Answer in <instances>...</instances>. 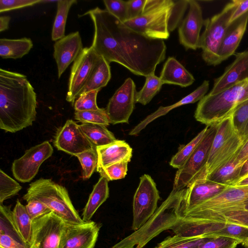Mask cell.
<instances>
[{
    "label": "cell",
    "instance_id": "obj_11",
    "mask_svg": "<svg viewBox=\"0 0 248 248\" xmlns=\"http://www.w3.org/2000/svg\"><path fill=\"white\" fill-rule=\"evenodd\" d=\"M65 222L53 212L32 221L30 248H59Z\"/></svg>",
    "mask_w": 248,
    "mask_h": 248
},
{
    "label": "cell",
    "instance_id": "obj_37",
    "mask_svg": "<svg viewBox=\"0 0 248 248\" xmlns=\"http://www.w3.org/2000/svg\"><path fill=\"white\" fill-rule=\"evenodd\" d=\"M146 80L142 88L136 95V103L143 105L148 104L153 97L159 92L163 84L155 73L145 77Z\"/></svg>",
    "mask_w": 248,
    "mask_h": 248
},
{
    "label": "cell",
    "instance_id": "obj_40",
    "mask_svg": "<svg viewBox=\"0 0 248 248\" xmlns=\"http://www.w3.org/2000/svg\"><path fill=\"white\" fill-rule=\"evenodd\" d=\"M21 186L8 175L1 169L0 170V203L16 195L21 189Z\"/></svg>",
    "mask_w": 248,
    "mask_h": 248
},
{
    "label": "cell",
    "instance_id": "obj_51",
    "mask_svg": "<svg viewBox=\"0 0 248 248\" xmlns=\"http://www.w3.org/2000/svg\"><path fill=\"white\" fill-rule=\"evenodd\" d=\"M248 174V159L244 163L242 167L240 179Z\"/></svg>",
    "mask_w": 248,
    "mask_h": 248
},
{
    "label": "cell",
    "instance_id": "obj_53",
    "mask_svg": "<svg viewBox=\"0 0 248 248\" xmlns=\"http://www.w3.org/2000/svg\"><path fill=\"white\" fill-rule=\"evenodd\" d=\"M0 248H2V247H0Z\"/></svg>",
    "mask_w": 248,
    "mask_h": 248
},
{
    "label": "cell",
    "instance_id": "obj_18",
    "mask_svg": "<svg viewBox=\"0 0 248 248\" xmlns=\"http://www.w3.org/2000/svg\"><path fill=\"white\" fill-rule=\"evenodd\" d=\"M188 12L178 28L180 43L186 49L199 48L200 31L203 25L202 10L195 0H188Z\"/></svg>",
    "mask_w": 248,
    "mask_h": 248
},
{
    "label": "cell",
    "instance_id": "obj_33",
    "mask_svg": "<svg viewBox=\"0 0 248 248\" xmlns=\"http://www.w3.org/2000/svg\"><path fill=\"white\" fill-rule=\"evenodd\" d=\"M76 0H59L57 1V10L54 21L52 33V40H57L64 37L67 18L71 7L77 3Z\"/></svg>",
    "mask_w": 248,
    "mask_h": 248
},
{
    "label": "cell",
    "instance_id": "obj_15",
    "mask_svg": "<svg viewBox=\"0 0 248 248\" xmlns=\"http://www.w3.org/2000/svg\"><path fill=\"white\" fill-rule=\"evenodd\" d=\"M180 234L183 236L204 235L235 239L248 248V228L232 224H193L182 223Z\"/></svg>",
    "mask_w": 248,
    "mask_h": 248
},
{
    "label": "cell",
    "instance_id": "obj_28",
    "mask_svg": "<svg viewBox=\"0 0 248 248\" xmlns=\"http://www.w3.org/2000/svg\"><path fill=\"white\" fill-rule=\"evenodd\" d=\"M236 155L226 164L209 175L207 179L229 187L235 186L240 179L243 166L236 160Z\"/></svg>",
    "mask_w": 248,
    "mask_h": 248
},
{
    "label": "cell",
    "instance_id": "obj_14",
    "mask_svg": "<svg viewBox=\"0 0 248 248\" xmlns=\"http://www.w3.org/2000/svg\"><path fill=\"white\" fill-rule=\"evenodd\" d=\"M136 85L127 78L109 99L106 108L110 124L128 123L136 103Z\"/></svg>",
    "mask_w": 248,
    "mask_h": 248
},
{
    "label": "cell",
    "instance_id": "obj_31",
    "mask_svg": "<svg viewBox=\"0 0 248 248\" xmlns=\"http://www.w3.org/2000/svg\"><path fill=\"white\" fill-rule=\"evenodd\" d=\"M12 216L16 229L24 243L30 247L31 234L32 220L30 217L25 205L17 200L12 210Z\"/></svg>",
    "mask_w": 248,
    "mask_h": 248
},
{
    "label": "cell",
    "instance_id": "obj_24",
    "mask_svg": "<svg viewBox=\"0 0 248 248\" xmlns=\"http://www.w3.org/2000/svg\"><path fill=\"white\" fill-rule=\"evenodd\" d=\"M209 82L205 80L202 83L191 93L183 98L178 102L167 107H160L156 111L149 114L139 124L135 126L129 132L131 136L137 135L147 125L156 119L164 116L171 110L182 105L194 103L201 100L209 89Z\"/></svg>",
    "mask_w": 248,
    "mask_h": 248
},
{
    "label": "cell",
    "instance_id": "obj_30",
    "mask_svg": "<svg viewBox=\"0 0 248 248\" xmlns=\"http://www.w3.org/2000/svg\"><path fill=\"white\" fill-rule=\"evenodd\" d=\"M110 78L109 63L100 57L81 93L94 90L100 91L107 85Z\"/></svg>",
    "mask_w": 248,
    "mask_h": 248
},
{
    "label": "cell",
    "instance_id": "obj_49",
    "mask_svg": "<svg viewBox=\"0 0 248 248\" xmlns=\"http://www.w3.org/2000/svg\"><path fill=\"white\" fill-rule=\"evenodd\" d=\"M236 160L242 164L248 159V140L244 142L242 146L236 155Z\"/></svg>",
    "mask_w": 248,
    "mask_h": 248
},
{
    "label": "cell",
    "instance_id": "obj_38",
    "mask_svg": "<svg viewBox=\"0 0 248 248\" xmlns=\"http://www.w3.org/2000/svg\"><path fill=\"white\" fill-rule=\"evenodd\" d=\"M75 119L82 123H89L108 126L109 121L105 108L95 110L75 111Z\"/></svg>",
    "mask_w": 248,
    "mask_h": 248
},
{
    "label": "cell",
    "instance_id": "obj_12",
    "mask_svg": "<svg viewBox=\"0 0 248 248\" xmlns=\"http://www.w3.org/2000/svg\"><path fill=\"white\" fill-rule=\"evenodd\" d=\"M53 149L48 141L27 150L21 157L14 160L12 171L15 178L22 183L29 182L37 174L41 165L50 157Z\"/></svg>",
    "mask_w": 248,
    "mask_h": 248
},
{
    "label": "cell",
    "instance_id": "obj_6",
    "mask_svg": "<svg viewBox=\"0 0 248 248\" xmlns=\"http://www.w3.org/2000/svg\"><path fill=\"white\" fill-rule=\"evenodd\" d=\"M248 99V80L217 94L205 95L198 104L196 120L207 125L217 124L230 116L233 109Z\"/></svg>",
    "mask_w": 248,
    "mask_h": 248
},
{
    "label": "cell",
    "instance_id": "obj_35",
    "mask_svg": "<svg viewBox=\"0 0 248 248\" xmlns=\"http://www.w3.org/2000/svg\"><path fill=\"white\" fill-rule=\"evenodd\" d=\"M208 127L209 125H207L189 143L179 149L171 158L170 162V166L178 169L182 167L202 141L207 133Z\"/></svg>",
    "mask_w": 248,
    "mask_h": 248
},
{
    "label": "cell",
    "instance_id": "obj_10",
    "mask_svg": "<svg viewBox=\"0 0 248 248\" xmlns=\"http://www.w3.org/2000/svg\"><path fill=\"white\" fill-rule=\"evenodd\" d=\"M159 199L154 180L149 175H142L133 197V230L139 229L151 218L157 209Z\"/></svg>",
    "mask_w": 248,
    "mask_h": 248
},
{
    "label": "cell",
    "instance_id": "obj_29",
    "mask_svg": "<svg viewBox=\"0 0 248 248\" xmlns=\"http://www.w3.org/2000/svg\"><path fill=\"white\" fill-rule=\"evenodd\" d=\"M33 46L30 38L0 39V56L2 59H17L27 54Z\"/></svg>",
    "mask_w": 248,
    "mask_h": 248
},
{
    "label": "cell",
    "instance_id": "obj_42",
    "mask_svg": "<svg viewBox=\"0 0 248 248\" xmlns=\"http://www.w3.org/2000/svg\"><path fill=\"white\" fill-rule=\"evenodd\" d=\"M237 240L225 237H207L196 248H236Z\"/></svg>",
    "mask_w": 248,
    "mask_h": 248
},
{
    "label": "cell",
    "instance_id": "obj_47",
    "mask_svg": "<svg viewBox=\"0 0 248 248\" xmlns=\"http://www.w3.org/2000/svg\"><path fill=\"white\" fill-rule=\"evenodd\" d=\"M146 0H130L127 1V20L140 16L143 13Z\"/></svg>",
    "mask_w": 248,
    "mask_h": 248
},
{
    "label": "cell",
    "instance_id": "obj_34",
    "mask_svg": "<svg viewBox=\"0 0 248 248\" xmlns=\"http://www.w3.org/2000/svg\"><path fill=\"white\" fill-rule=\"evenodd\" d=\"M230 116L235 131L245 142L248 140V99L239 104Z\"/></svg>",
    "mask_w": 248,
    "mask_h": 248
},
{
    "label": "cell",
    "instance_id": "obj_8",
    "mask_svg": "<svg viewBox=\"0 0 248 248\" xmlns=\"http://www.w3.org/2000/svg\"><path fill=\"white\" fill-rule=\"evenodd\" d=\"M239 0L230 1L219 13L204 20V30L201 35L199 48L202 49V59L208 65L220 64L217 53Z\"/></svg>",
    "mask_w": 248,
    "mask_h": 248
},
{
    "label": "cell",
    "instance_id": "obj_22",
    "mask_svg": "<svg viewBox=\"0 0 248 248\" xmlns=\"http://www.w3.org/2000/svg\"><path fill=\"white\" fill-rule=\"evenodd\" d=\"M98 164L96 170L99 172L104 168L121 162L130 161L132 149L124 140H118L103 146L96 147Z\"/></svg>",
    "mask_w": 248,
    "mask_h": 248
},
{
    "label": "cell",
    "instance_id": "obj_36",
    "mask_svg": "<svg viewBox=\"0 0 248 248\" xmlns=\"http://www.w3.org/2000/svg\"><path fill=\"white\" fill-rule=\"evenodd\" d=\"M208 236H182L175 234L168 236L155 248H196Z\"/></svg>",
    "mask_w": 248,
    "mask_h": 248
},
{
    "label": "cell",
    "instance_id": "obj_25",
    "mask_svg": "<svg viewBox=\"0 0 248 248\" xmlns=\"http://www.w3.org/2000/svg\"><path fill=\"white\" fill-rule=\"evenodd\" d=\"M159 78L162 83L186 87L195 81L189 73L175 58L170 57L164 64Z\"/></svg>",
    "mask_w": 248,
    "mask_h": 248
},
{
    "label": "cell",
    "instance_id": "obj_19",
    "mask_svg": "<svg viewBox=\"0 0 248 248\" xmlns=\"http://www.w3.org/2000/svg\"><path fill=\"white\" fill-rule=\"evenodd\" d=\"M235 58L223 73L214 80L208 93L217 94L237 84L248 80V50L236 53Z\"/></svg>",
    "mask_w": 248,
    "mask_h": 248
},
{
    "label": "cell",
    "instance_id": "obj_9",
    "mask_svg": "<svg viewBox=\"0 0 248 248\" xmlns=\"http://www.w3.org/2000/svg\"><path fill=\"white\" fill-rule=\"evenodd\" d=\"M217 124L209 125L206 135L198 146L183 166L178 169L173 189L181 190L186 188L194 180L202 176L216 133Z\"/></svg>",
    "mask_w": 248,
    "mask_h": 248
},
{
    "label": "cell",
    "instance_id": "obj_16",
    "mask_svg": "<svg viewBox=\"0 0 248 248\" xmlns=\"http://www.w3.org/2000/svg\"><path fill=\"white\" fill-rule=\"evenodd\" d=\"M100 227L93 221L81 224L65 223L59 248H94Z\"/></svg>",
    "mask_w": 248,
    "mask_h": 248
},
{
    "label": "cell",
    "instance_id": "obj_4",
    "mask_svg": "<svg viewBox=\"0 0 248 248\" xmlns=\"http://www.w3.org/2000/svg\"><path fill=\"white\" fill-rule=\"evenodd\" d=\"M186 191V188L172 189L166 200L141 228L112 248H142L163 231L170 229L181 217Z\"/></svg>",
    "mask_w": 248,
    "mask_h": 248
},
{
    "label": "cell",
    "instance_id": "obj_7",
    "mask_svg": "<svg viewBox=\"0 0 248 248\" xmlns=\"http://www.w3.org/2000/svg\"><path fill=\"white\" fill-rule=\"evenodd\" d=\"M243 143L234 130L231 116L217 123L204 172L197 179L206 180L233 157Z\"/></svg>",
    "mask_w": 248,
    "mask_h": 248
},
{
    "label": "cell",
    "instance_id": "obj_44",
    "mask_svg": "<svg viewBox=\"0 0 248 248\" xmlns=\"http://www.w3.org/2000/svg\"><path fill=\"white\" fill-rule=\"evenodd\" d=\"M106 10L120 21L124 23L127 20V2L122 0H104Z\"/></svg>",
    "mask_w": 248,
    "mask_h": 248
},
{
    "label": "cell",
    "instance_id": "obj_21",
    "mask_svg": "<svg viewBox=\"0 0 248 248\" xmlns=\"http://www.w3.org/2000/svg\"><path fill=\"white\" fill-rule=\"evenodd\" d=\"M228 187L207 179L193 181L186 187L182 212L215 197Z\"/></svg>",
    "mask_w": 248,
    "mask_h": 248
},
{
    "label": "cell",
    "instance_id": "obj_43",
    "mask_svg": "<svg viewBox=\"0 0 248 248\" xmlns=\"http://www.w3.org/2000/svg\"><path fill=\"white\" fill-rule=\"evenodd\" d=\"M128 163L121 162L109 165L104 168L99 173L108 181L123 179L127 174Z\"/></svg>",
    "mask_w": 248,
    "mask_h": 248
},
{
    "label": "cell",
    "instance_id": "obj_20",
    "mask_svg": "<svg viewBox=\"0 0 248 248\" xmlns=\"http://www.w3.org/2000/svg\"><path fill=\"white\" fill-rule=\"evenodd\" d=\"M83 49L81 37L78 31L68 34L55 42L53 57L57 65L59 78Z\"/></svg>",
    "mask_w": 248,
    "mask_h": 248
},
{
    "label": "cell",
    "instance_id": "obj_32",
    "mask_svg": "<svg viewBox=\"0 0 248 248\" xmlns=\"http://www.w3.org/2000/svg\"><path fill=\"white\" fill-rule=\"evenodd\" d=\"M79 126L96 147L108 144L117 140L114 134L106 126L89 123H83L79 124Z\"/></svg>",
    "mask_w": 248,
    "mask_h": 248
},
{
    "label": "cell",
    "instance_id": "obj_2",
    "mask_svg": "<svg viewBox=\"0 0 248 248\" xmlns=\"http://www.w3.org/2000/svg\"><path fill=\"white\" fill-rule=\"evenodd\" d=\"M36 108V94L27 77L0 68V129L15 133L31 125Z\"/></svg>",
    "mask_w": 248,
    "mask_h": 248
},
{
    "label": "cell",
    "instance_id": "obj_41",
    "mask_svg": "<svg viewBox=\"0 0 248 248\" xmlns=\"http://www.w3.org/2000/svg\"><path fill=\"white\" fill-rule=\"evenodd\" d=\"M99 91L94 90L81 93L74 103L75 111L95 110L99 108L96 103Z\"/></svg>",
    "mask_w": 248,
    "mask_h": 248
},
{
    "label": "cell",
    "instance_id": "obj_45",
    "mask_svg": "<svg viewBox=\"0 0 248 248\" xmlns=\"http://www.w3.org/2000/svg\"><path fill=\"white\" fill-rule=\"evenodd\" d=\"M25 207L32 221L52 212L45 204L36 200L27 201Z\"/></svg>",
    "mask_w": 248,
    "mask_h": 248
},
{
    "label": "cell",
    "instance_id": "obj_50",
    "mask_svg": "<svg viewBox=\"0 0 248 248\" xmlns=\"http://www.w3.org/2000/svg\"><path fill=\"white\" fill-rule=\"evenodd\" d=\"M10 17L9 16H1L0 17V31L2 32L9 28Z\"/></svg>",
    "mask_w": 248,
    "mask_h": 248
},
{
    "label": "cell",
    "instance_id": "obj_17",
    "mask_svg": "<svg viewBox=\"0 0 248 248\" xmlns=\"http://www.w3.org/2000/svg\"><path fill=\"white\" fill-rule=\"evenodd\" d=\"M53 143L58 150L75 156L96 147L85 136L79 125L72 120H68L58 130Z\"/></svg>",
    "mask_w": 248,
    "mask_h": 248
},
{
    "label": "cell",
    "instance_id": "obj_3",
    "mask_svg": "<svg viewBox=\"0 0 248 248\" xmlns=\"http://www.w3.org/2000/svg\"><path fill=\"white\" fill-rule=\"evenodd\" d=\"M188 6V0H146L142 14L124 23L147 37L167 39L179 26Z\"/></svg>",
    "mask_w": 248,
    "mask_h": 248
},
{
    "label": "cell",
    "instance_id": "obj_5",
    "mask_svg": "<svg viewBox=\"0 0 248 248\" xmlns=\"http://www.w3.org/2000/svg\"><path fill=\"white\" fill-rule=\"evenodd\" d=\"M23 199L36 200L45 204L66 223H85L74 207L67 189L49 179L40 178L30 184Z\"/></svg>",
    "mask_w": 248,
    "mask_h": 248
},
{
    "label": "cell",
    "instance_id": "obj_48",
    "mask_svg": "<svg viewBox=\"0 0 248 248\" xmlns=\"http://www.w3.org/2000/svg\"><path fill=\"white\" fill-rule=\"evenodd\" d=\"M248 12V0H239L237 6L231 17L229 23H231Z\"/></svg>",
    "mask_w": 248,
    "mask_h": 248
},
{
    "label": "cell",
    "instance_id": "obj_13",
    "mask_svg": "<svg viewBox=\"0 0 248 248\" xmlns=\"http://www.w3.org/2000/svg\"><path fill=\"white\" fill-rule=\"evenodd\" d=\"M100 57L92 46L83 48L71 68L66 97L68 102L74 104Z\"/></svg>",
    "mask_w": 248,
    "mask_h": 248
},
{
    "label": "cell",
    "instance_id": "obj_26",
    "mask_svg": "<svg viewBox=\"0 0 248 248\" xmlns=\"http://www.w3.org/2000/svg\"><path fill=\"white\" fill-rule=\"evenodd\" d=\"M0 247L3 248H30L23 241L14 225L12 213H0Z\"/></svg>",
    "mask_w": 248,
    "mask_h": 248
},
{
    "label": "cell",
    "instance_id": "obj_1",
    "mask_svg": "<svg viewBox=\"0 0 248 248\" xmlns=\"http://www.w3.org/2000/svg\"><path fill=\"white\" fill-rule=\"evenodd\" d=\"M85 15L90 16L94 25L91 46L109 63H119L135 75L146 77L155 73L165 60L166 46L163 40L133 31L106 9L96 7L81 16Z\"/></svg>",
    "mask_w": 248,
    "mask_h": 248
},
{
    "label": "cell",
    "instance_id": "obj_46",
    "mask_svg": "<svg viewBox=\"0 0 248 248\" xmlns=\"http://www.w3.org/2000/svg\"><path fill=\"white\" fill-rule=\"evenodd\" d=\"M44 2L42 0H0V13L32 6Z\"/></svg>",
    "mask_w": 248,
    "mask_h": 248
},
{
    "label": "cell",
    "instance_id": "obj_23",
    "mask_svg": "<svg viewBox=\"0 0 248 248\" xmlns=\"http://www.w3.org/2000/svg\"><path fill=\"white\" fill-rule=\"evenodd\" d=\"M248 22V12L230 24L217 53L220 63L234 54L245 32Z\"/></svg>",
    "mask_w": 248,
    "mask_h": 248
},
{
    "label": "cell",
    "instance_id": "obj_27",
    "mask_svg": "<svg viewBox=\"0 0 248 248\" xmlns=\"http://www.w3.org/2000/svg\"><path fill=\"white\" fill-rule=\"evenodd\" d=\"M108 181L105 177L101 176L97 183L94 186L82 215V219L84 222L91 221L95 212L108 198Z\"/></svg>",
    "mask_w": 248,
    "mask_h": 248
},
{
    "label": "cell",
    "instance_id": "obj_39",
    "mask_svg": "<svg viewBox=\"0 0 248 248\" xmlns=\"http://www.w3.org/2000/svg\"><path fill=\"white\" fill-rule=\"evenodd\" d=\"M75 156L79 160L82 168V178L84 180L89 178L97 167L98 155L96 147L86 150Z\"/></svg>",
    "mask_w": 248,
    "mask_h": 248
},
{
    "label": "cell",
    "instance_id": "obj_52",
    "mask_svg": "<svg viewBox=\"0 0 248 248\" xmlns=\"http://www.w3.org/2000/svg\"><path fill=\"white\" fill-rule=\"evenodd\" d=\"M248 185V174L240 179L235 186H243Z\"/></svg>",
    "mask_w": 248,
    "mask_h": 248
}]
</instances>
